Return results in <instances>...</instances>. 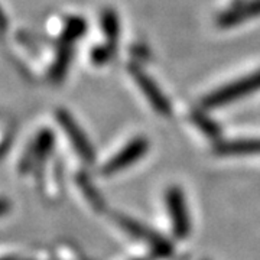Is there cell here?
<instances>
[{"instance_id":"obj_1","label":"cell","mask_w":260,"mask_h":260,"mask_svg":"<svg viewBox=\"0 0 260 260\" xmlns=\"http://www.w3.org/2000/svg\"><path fill=\"white\" fill-rule=\"evenodd\" d=\"M257 90H260V71L210 93L203 100V106L205 109H215L224 104H230L236 100H240L244 95L254 93Z\"/></svg>"},{"instance_id":"obj_2","label":"cell","mask_w":260,"mask_h":260,"mask_svg":"<svg viewBox=\"0 0 260 260\" xmlns=\"http://www.w3.org/2000/svg\"><path fill=\"white\" fill-rule=\"evenodd\" d=\"M165 203L171 215L174 233L178 239H185L191 232V221L188 215L185 197L179 186H169L165 194Z\"/></svg>"},{"instance_id":"obj_3","label":"cell","mask_w":260,"mask_h":260,"mask_svg":"<svg viewBox=\"0 0 260 260\" xmlns=\"http://www.w3.org/2000/svg\"><path fill=\"white\" fill-rule=\"evenodd\" d=\"M116 221L119 223V225L124 232H127L132 236L140 239V240H145L160 256H168V254L172 253V244L168 240H165L162 236H159L158 233L150 230L146 225L138 223V221L132 220L129 217L120 215V214L116 215Z\"/></svg>"},{"instance_id":"obj_4","label":"cell","mask_w":260,"mask_h":260,"mask_svg":"<svg viewBox=\"0 0 260 260\" xmlns=\"http://www.w3.org/2000/svg\"><path fill=\"white\" fill-rule=\"evenodd\" d=\"M149 149V142L145 138H136L130 140L129 143L121 149L119 153H116L104 167H103V174L104 175H114L120 172L123 169L130 167L132 164L138 162Z\"/></svg>"},{"instance_id":"obj_5","label":"cell","mask_w":260,"mask_h":260,"mask_svg":"<svg viewBox=\"0 0 260 260\" xmlns=\"http://www.w3.org/2000/svg\"><path fill=\"white\" fill-rule=\"evenodd\" d=\"M129 71L133 77V80L139 85L140 91L145 94V97L148 99L150 106L155 109V112H158L162 116H169L172 112V106L167 99V95L160 91V88L156 85V83L138 67H130Z\"/></svg>"},{"instance_id":"obj_6","label":"cell","mask_w":260,"mask_h":260,"mask_svg":"<svg viewBox=\"0 0 260 260\" xmlns=\"http://www.w3.org/2000/svg\"><path fill=\"white\" fill-rule=\"evenodd\" d=\"M56 119L58 123L61 124V127L67 132L68 138L71 140L73 146L78 152V155L87 162L91 164L94 160V149L90 143L88 138L84 135L83 129L77 124V121L70 116V113L65 110H58L56 113Z\"/></svg>"},{"instance_id":"obj_7","label":"cell","mask_w":260,"mask_h":260,"mask_svg":"<svg viewBox=\"0 0 260 260\" xmlns=\"http://www.w3.org/2000/svg\"><path fill=\"white\" fill-rule=\"evenodd\" d=\"M259 15L260 0H250V2L237 5V6L229 9L227 12L221 13L217 19V23L221 28H232V26H236V25H240L246 20L256 18Z\"/></svg>"},{"instance_id":"obj_8","label":"cell","mask_w":260,"mask_h":260,"mask_svg":"<svg viewBox=\"0 0 260 260\" xmlns=\"http://www.w3.org/2000/svg\"><path fill=\"white\" fill-rule=\"evenodd\" d=\"M215 152L223 156H240V155H259L260 139H239L221 142L215 146Z\"/></svg>"},{"instance_id":"obj_9","label":"cell","mask_w":260,"mask_h":260,"mask_svg":"<svg viewBox=\"0 0 260 260\" xmlns=\"http://www.w3.org/2000/svg\"><path fill=\"white\" fill-rule=\"evenodd\" d=\"M52 143H54V136L51 132L44 130L37 142L34 143L32 150H30V155L25 158V160L22 162V168L23 169H28L29 165H32L34 162H39L41 159H44L49 153V150L52 148Z\"/></svg>"},{"instance_id":"obj_10","label":"cell","mask_w":260,"mask_h":260,"mask_svg":"<svg viewBox=\"0 0 260 260\" xmlns=\"http://www.w3.org/2000/svg\"><path fill=\"white\" fill-rule=\"evenodd\" d=\"M102 25L103 30H104V35H106L107 42H109L107 47L112 48L113 51H114L116 44H117V39H119V35H120V23H119L117 13L113 9L104 10L102 15Z\"/></svg>"},{"instance_id":"obj_11","label":"cell","mask_w":260,"mask_h":260,"mask_svg":"<svg viewBox=\"0 0 260 260\" xmlns=\"http://www.w3.org/2000/svg\"><path fill=\"white\" fill-rule=\"evenodd\" d=\"M87 29V23L85 20L81 18H73L67 22L65 26L64 35H62V42H70L74 44V41H77L78 38L83 35Z\"/></svg>"},{"instance_id":"obj_12","label":"cell","mask_w":260,"mask_h":260,"mask_svg":"<svg viewBox=\"0 0 260 260\" xmlns=\"http://www.w3.org/2000/svg\"><path fill=\"white\" fill-rule=\"evenodd\" d=\"M194 121L197 123V126L200 127V129L204 132L205 135H208L210 138H215V136H218V133H220V129H218V126L211 121L207 116L204 114H201V113H195L194 114Z\"/></svg>"},{"instance_id":"obj_13","label":"cell","mask_w":260,"mask_h":260,"mask_svg":"<svg viewBox=\"0 0 260 260\" xmlns=\"http://www.w3.org/2000/svg\"><path fill=\"white\" fill-rule=\"evenodd\" d=\"M113 51L112 48L109 47H99V48H94L93 49V54H91V58H93L94 64L95 65H103L106 64L113 55Z\"/></svg>"},{"instance_id":"obj_14","label":"cell","mask_w":260,"mask_h":260,"mask_svg":"<svg viewBox=\"0 0 260 260\" xmlns=\"http://www.w3.org/2000/svg\"><path fill=\"white\" fill-rule=\"evenodd\" d=\"M80 184H81V188H83V189H84V192H85V195H87V197H88V198L91 200V203H93V204L95 205L97 208H99V207L102 208V207H103V204H102L103 201H102V200H100V197H97V194L94 192V189H93V188H91V185H90L88 182H85V179H83V181H80Z\"/></svg>"},{"instance_id":"obj_15","label":"cell","mask_w":260,"mask_h":260,"mask_svg":"<svg viewBox=\"0 0 260 260\" xmlns=\"http://www.w3.org/2000/svg\"><path fill=\"white\" fill-rule=\"evenodd\" d=\"M8 210H9V203L5 201V200H0V215L6 213Z\"/></svg>"}]
</instances>
